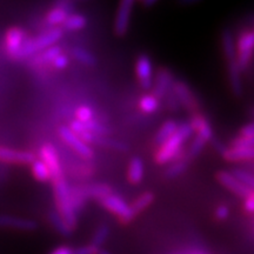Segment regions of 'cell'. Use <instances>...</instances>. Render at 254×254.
<instances>
[{
  "instance_id": "obj_1",
  "label": "cell",
  "mask_w": 254,
  "mask_h": 254,
  "mask_svg": "<svg viewBox=\"0 0 254 254\" xmlns=\"http://www.w3.org/2000/svg\"><path fill=\"white\" fill-rule=\"evenodd\" d=\"M193 134V128L190 123H183L178 126L177 131L166 142H164L155 152V163L165 165L184 158V144Z\"/></svg>"
},
{
  "instance_id": "obj_2",
  "label": "cell",
  "mask_w": 254,
  "mask_h": 254,
  "mask_svg": "<svg viewBox=\"0 0 254 254\" xmlns=\"http://www.w3.org/2000/svg\"><path fill=\"white\" fill-rule=\"evenodd\" d=\"M63 34L64 31L62 30V27H52L41 32L36 37L27 38L24 46L21 47L20 52H19L17 60L31 59L32 57L43 52L44 50L57 45V43L63 38Z\"/></svg>"
},
{
  "instance_id": "obj_3",
  "label": "cell",
  "mask_w": 254,
  "mask_h": 254,
  "mask_svg": "<svg viewBox=\"0 0 254 254\" xmlns=\"http://www.w3.org/2000/svg\"><path fill=\"white\" fill-rule=\"evenodd\" d=\"M53 190H55L57 212L62 215L66 224L74 231L78 224V217L74 206H73L71 187L65 178H62V179L53 182Z\"/></svg>"
},
{
  "instance_id": "obj_4",
  "label": "cell",
  "mask_w": 254,
  "mask_h": 254,
  "mask_svg": "<svg viewBox=\"0 0 254 254\" xmlns=\"http://www.w3.org/2000/svg\"><path fill=\"white\" fill-rule=\"evenodd\" d=\"M99 204L111 213L116 214L122 224H129L135 217L131 205L127 204L122 196L113 194V193L101 199Z\"/></svg>"
},
{
  "instance_id": "obj_5",
  "label": "cell",
  "mask_w": 254,
  "mask_h": 254,
  "mask_svg": "<svg viewBox=\"0 0 254 254\" xmlns=\"http://www.w3.org/2000/svg\"><path fill=\"white\" fill-rule=\"evenodd\" d=\"M237 63L240 71H245L254 52V33L252 31L241 32L237 43Z\"/></svg>"
},
{
  "instance_id": "obj_6",
  "label": "cell",
  "mask_w": 254,
  "mask_h": 254,
  "mask_svg": "<svg viewBox=\"0 0 254 254\" xmlns=\"http://www.w3.org/2000/svg\"><path fill=\"white\" fill-rule=\"evenodd\" d=\"M27 40V34L24 28L19 26L9 27L5 33L4 43L5 51L11 59L17 60L21 47L24 46L25 41Z\"/></svg>"
},
{
  "instance_id": "obj_7",
  "label": "cell",
  "mask_w": 254,
  "mask_h": 254,
  "mask_svg": "<svg viewBox=\"0 0 254 254\" xmlns=\"http://www.w3.org/2000/svg\"><path fill=\"white\" fill-rule=\"evenodd\" d=\"M58 134L60 136V139H62L64 142H66V144H67L75 153L80 155L81 158L86 159V160H91V159L94 158V151L92 150L91 146L85 144L84 141L80 140V139L68 128V126L59 127Z\"/></svg>"
},
{
  "instance_id": "obj_8",
  "label": "cell",
  "mask_w": 254,
  "mask_h": 254,
  "mask_svg": "<svg viewBox=\"0 0 254 254\" xmlns=\"http://www.w3.org/2000/svg\"><path fill=\"white\" fill-rule=\"evenodd\" d=\"M39 159L50 170L51 176H52V182L64 178L58 152H57V148L52 144L47 142V144L41 146L39 150Z\"/></svg>"
},
{
  "instance_id": "obj_9",
  "label": "cell",
  "mask_w": 254,
  "mask_h": 254,
  "mask_svg": "<svg viewBox=\"0 0 254 254\" xmlns=\"http://www.w3.org/2000/svg\"><path fill=\"white\" fill-rule=\"evenodd\" d=\"M133 6H134L133 0H123L117 8L113 30L118 37H124L128 31L131 15L133 13Z\"/></svg>"
},
{
  "instance_id": "obj_10",
  "label": "cell",
  "mask_w": 254,
  "mask_h": 254,
  "mask_svg": "<svg viewBox=\"0 0 254 254\" xmlns=\"http://www.w3.org/2000/svg\"><path fill=\"white\" fill-rule=\"evenodd\" d=\"M173 91L176 94L180 106H183L186 111H189L192 114L198 113L199 103L196 100L194 93L190 90L189 85L183 80H174Z\"/></svg>"
},
{
  "instance_id": "obj_11",
  "label": "cell",
  "mask_w": 254,
  "mask_h": 254,
  "mask_svg": "<svg viewBox=\"0 0 254 254\" xmlns=\"http://www.w3.org/2000/svg\"><path fill=\"white\" fill-rule=\"evenodd\" d=\"M74 7V2L68 1V0L56 2V4L53 5V7L47 12L45 17L46 24L49 25L50 28L60 27L64 23H65L66 18H67L71 13H73Z\"/></svg>"
},
{
  "instance_id": "obj_12",
  "label": "cell",
  "mask_w": 254,
  "mask_h": 254,
  "mask_svg": "<svg viewBox=\"0 0 254 254\" xmlns=\"http://www.w3.org/2000/svg\"><path fill=\"white\" fill-rule=\"evenodd\" d=\"M36 159V154L30 151L0 146V163L9 165H31Z\"/></svg>"
},
{
  "instance_id": "obj_13",
  "label": "cell",
  "mask_w": 254,
  "mask_h": 254,
  "mask_svg": "<svg viewBox=\"0 0 254 254\" xmlns=\"http://www.w3.org/2000/svg\"><path fill=\"white\" fill-rule=\"evenodd\" d=\"M135 73L139 84L144 90H151L153 86V64L147 55H140L135 63Z\"/></svg>"
},
{
  "instance_id": "obj_14",
  "label": "cell",
  "mask_w": 254,
  "mask_h": 254,
  "mask_svg": "<svg viewBox=\"0 0 254 254\" xmlns=\"http://www.w3.org/2000/svg\"><path fill=\"white\" fill-rule=\"evenodd\" d=\"M38 224L32 219L15 217V215L0 214V230H12L20 232H33Z\"/></svg>"
},
{
  "instance_id": "obj_15",
  "label": "cell",
  "mask_w": 254,
  "mask_h": 254,
  "mask_svg": "<svg viewBox=\"0 0 254 254\" xmlns=\"http://www.w3.org/2000/svg\"><path fill=\"white\" fill-rule=\"evenodd\" d=\"M217 179L225 189L231 190L232 193H234V194H237L243 199H246L247 196H250L252 193H254L250 189H247L246 186H244L231 172L220 171L217 174Z\"/></svg>"
},
{
  "instance_id": "obj_16",
  "label": "cell",
  "mask_w": 254,
  "mask_h": 254,
  "mask_svg": "<svg viewBox=\"0 0 254 254\" xmlns=\"http://www.w3.org/2000/svg\"><path fill=\"white\" fill-rule=\"evenodd\" d=\"M174 78L172 72L167 68L159 69L157 75L153 79V94L157 99H163L166 97L168 91L173 87Z\"/></svg>"
},
{
  "instance_id": "obj_17",
  "label": "cell",
  "mask_w": 254,
  "mask_h": 254,
  "mask_svg": "<svg viewBox=\"0 0 254 254\" xmlns=\"http://www.w3.org/2000/svg\"><path fill=\"white\" fill-rule=\"evenodd\" d=\"M190 125L192 126L193 132L198 133L199 138L204 139L206 142L211 141L212 139L214 138L213 129H212L211 124H209L207 118H206L205 116H202L201 113L198 112L193 114L192 118H190Z\"/></svg>"
},
{
  "instance_id": "obj_18",
  "label": "cell",
  "mask_w": 254,
  "mask_h": 254,
  "mask_svg": "<svg viewBox=\"0 0 254 254\" xmlns=\"http://www.w3.org/2000/svg\"><path fill=\"white\" fill-rule=\"evenodd\" d=\"M221 157L228 163H236V161L243 160H253L254 159V148L241 147V146H232L227 147L221 154Z\"/></svg>"
},
{
  "instance_id": "obj_19",
  "label": "cell",
  "mask_w": 254,
  "mask_h": 254,
  "mask_svg": "<svg viewBox=\"0 0 254 254\" xmlns=\"http://www.w3.org/2000/svg\"><path fill=\"white\" fill-rule=\"evenodd\" d=\"M60 53H63V50L59 45L51 46L49 49L44 50L43 52L32 57L30 59V64L33 67H40V66L49 65V64H52L53 60H55Z\"/></svg>"
},
{
  "instance_id": "obj_20",
  "label": "cell",
  "mask_w": 254,
  "mask_h": 254,
  "mask_svg": "<svg viewBox=\"0 0 254 254\" xmlns=\"http://www.w3.org/2000/svg\"><path fill=\"white\" fill-rule=\"evenodd\" d=\"M82 194H84L85 199H95L100 201L101 199L106 198L107 195L112 194V189L111 186L106 185V184H91V185L80 186Z\"/></svg>"
},
{
  "instance_id": "obj_21",
  "label": "cell",
  "mask_w": 254,
  "mask_h": 254,
  "mask_svg": "<svg viewBox=\"0 0 254 254\" xmlns=\"http://www.w3.org/2000/svg\"><path fill=\"white\" fill-rule=\"evenodd\" d=\"M227 72H228V80H230L231 90L237 97H240L243 94V80H241V71L238 65L237 60L227 63Z\"/></svg>"
},
{
  "instance_id": "obj_22",
  "label": "cell",
  "mask_w": 254,
  "mask_h": 254,
  "mask_svg": "<svg viewBox=\"0 0 254 254\" xmlns=\"http://www.w3.org/2000/svg\"><path fill=\"white\" fill-rule=\"evenodd\" d=\"M221 46H222V52H224V56L225 58H226L227 63L237 60L236 39H234L233 33H232L230 30H225L222 32Z\"/></svg>"
},
{
  "instance_id": "obj_23",
  "label": "cell",
  "mask_w": 254,
  "mask_h": 254,
  "mask_svg": "<svg viewBox=\"0 0 254 254\" xmlns=\"http://www.w3.org/2000/svg\"><path fill=\"white\" fill-rule=\"evenodd\" d=\"M145 168H144V163H142L141 158L134 157L131 159L128 165V170H127V177H128V180L131 184H134V185H138V184L141 183L142 178H144Z\"/></svg>"
},
{
  "instance_id": "obj_24",
  "label": "cell",
  "mask_w": 254,
  "mask_h": 254,
  "mask_svg": "<svg viewBox=\"0 0 254 254\" xmlns=\"http://www.w3.org/2000/svg\"><path fill=\"white\" fill-rule=\"evenodd\" d=\"M178 126H179V124H178L176 120H167V122H165L163 124V126L159 128L157 135H155L154 144L157 145L158 147H160L164 142H166L168 139L174 134Z\"/></svg>"
},
{
  "instance_id": "obj_25",
  "label": "cell",
  "mask_w": 254,
  "mask_h": 254,
  "mask_svg": "<svg viewBox=\"0 0 254 254\" xmlns=\"http://www.w3.org/2000/svg\"><path fill=\"white\" fill-rule=\"evenodd\" d=\"M87 25V18L84 14L80 13H71L66 18L65 23L62 25L63 31H81L82 28L86 27Z\"/></svg>"
},
{
  "instance_id": "obj_26",
  "label": "cell",
  "mask_w": 254,
  "mask_h": 254,
  "mask_svg": "<svg viewBox=\"0 0 254 254\" xmlns=\"http://www.w3.org/2000/svg\"><path fill=\"white\" fill-rule=\"evenodd\" d=\"M93 144L100 146V147L109 148L117 152H127L128 151V145L124 141L116 140V139L109 138V136H94Z\"/></svg>"
},
{
  "instance_id": "obj_27",
  "label": "cell",
  "mask_w": 254,
  "mask_h": 254,
  "mask_svg": "<svg viewBox=\"0 0 254 254\" xmlns=\"http://www.w3.org/2000/svg\"><path fill=\"white\" fill-rule=\"evenodd\" d=\"M49 220L51 222L55 230L58 232L60 236L63 237H71L73 233V230L66 224L62 215H60L57 211H51L49 213Z\"/></svg>"
},
{
  "instance_id": "obj_28",
  "label": "cell",
  "mask_w": 254,
  "mask_h": 254,
  "mask_svg": "<svg viewBox=\"0 0 254 254\" xmlns=\"http://www.w3.org/2000/svg\"><path fill=\"white\" fill-rule=\"evenodd\" d=\"M31 172L33 174L34 179L38 180V182H52V176H51L50 170L40 159H36V160L31 164Z\"/></svg>"
},
{
  "instance_id": "obj_29",
  "label": "cell",
  "mask_w": 254,
  "mask_h": 254,
  "mask_svg": "<svg viewBox=\"0 0 254 254\" xmlns=\"http://www.w3.org/2000/svg\"><path fill=\"white\" fill-rule=\"evenodd\" d=\"M190 166V160L187 158L182 159V160L172 161L166 170H165V177L168 179H174V178L180 177L187 171Z\"/></svg>"
},
{
  "instance_id": "obj_30",
  "label": "cell",
  "mask_w": 254,
  "mask_h": 254,
  "mask_svg": "<svg viewBox=\"0 0 254 254\" xmlns=\"http://www.w3.org/2000/svg\"><path fill=\"white\" fill-rule=\"evenodd\" d=\"M68 128L71 129V131L74 133L75 135L78 136L80 140H82L85 142V144L90 145V144H93V139H94V134L93 133H91L88 129L86 128V126L84 125V124L77 122V120H73V122L69 124Z\"/></svg>"
},
{
  "instance_id": "obj_31",
  "label": "cell",
  "mask_w": 254,
  "mask_h": 254,
  "mask_svg": "<svg viewBox=\"0 0 254 254\" xmlns=\"http://www.w3.org/2000/svg\"><path fill=\"white\" fill-rule=\"evenodd\" d=\"M110 234H111V230L106 224L99 225L97 230L94 231L93 237H92L91 245L97 247L98 250H101L103 249V246L105 245V243L109 240Z\"/></svg>"
},
{
  "instance_id": "obj_32",
  "label": "cell",
  "mask_w": 254,
  "mask_h": 254,
  "mask_svg": "<svg viewBox=\"0 0 254 254\" xmlns=\"http://www.w3.org/2000/svg\"><path fill=\"white\" fill-rule=\"evenodd\" d=\"M154 201V194L152 192H145L142 193L136 198L134 201H133V204L131 205V207L133 209V212H134V214L136 215L138 213H140V212L145 211L146 208L150 206L152 202Z\"/></svg>"
},
{
  "instance_id": "obj_33",
  "label": "cell",
  "mask_w": 254,
  "mask_h": 254,
  "mask_svg": "<svg viewBox=\"0 0 254 254\" xmlns=\"http://www.w3.org/2000/svg\"><path fill=\"white\" fill-rule=\"evenodd\" d=\"M72 57L78 63H80L85 66H94L97 64L95 57L91 52H88L87 50L80 49V47H75V49L72 50Z\"/></svg>"
},
{
  "instance_id": "obj_34",
  "label": "cell",
  "mask_w": 254,
  "mask_h": 254,
  "mask_svg": "<svg viewBox=\"0 0 254 254\" xmlns=\"http://www.w3.org/2000/svg\"><path fill=\"white\" fill-rule=\"evenodd\" d=\"M159 100L154 95L152 94H146L144 97H141V99L139 100V107L142 112L145 113H154L157 112L159 109Z\"/></svg>"
},
{
  "instance_id": "obj_35",
  "label": "cell",
  "mask_w": 254,
  "mask_h": 254,
  "mask_svg": "<svg viewBox=\"0 0 254 254\" xmlns=\"http://www.w3.org/2000/svg\"><path fill=\"white\" fill-rule=\"evenodd\" d=\"M234 177L237 178L239 182L243 184L244 186H246L247 189H250L252 192H254V176L246 171L240 170V168H236L231 172Z\"/></svg>"
},
{
  "instance_id": "obj_36",
  "label": "cell",
  "mask_w": 254,
  "mask_h": 254,
  "mask_svg": "<svg viewBox=\"0 0 254 254\" xmlns=\"http://www.w3.org/2000/svg\"><path fill=\"white\" fill-rule=\"evenodd\" d=\"M206 144H207V142H206L204 139L199 138V136L196 135L194 140L190 142L189 151H187V159H189V160H192V159L198 157V155L202 152V150L205 148Z\"/></svg>"
},
{
  "instance_id": "obj_37",
  "label": "cell",
  "mask_w": 254,
  "mask_h": 254,
  "mask_svg": "<svg viewBox=\"0 0 254 254\" xmlns=\"http://www.w3.org/2000/svg\"><path fill=\"white\" fill-rule=\"evenodd\" d=\"M75 117H77V119H75L77 122L81 124H86L94 119V112L90 106L84 105V106H79L77 111H75Z\"/></svg>"
},
{
  "instance_id": "obj_38",
  "label": "cell",
  "mask_w": 254,
  "mask_h": 254,
  "mask_svg": "<svg viewBox=\"0 0 254 254\" xmlns=\"http://www.w3.org/2000/svg\"><path fill=\"white\" fill-rule=\"evenodd\" d=\"M165 98H166V100H167V109L172 111V112H177V111L179 110L180 105H179V101H178V99H177L176 94H174L173 87L168 91V93L166 94V97Z\"/></svg>"
},
{
  "instance_id": "obj_39",
  "label": "cell",
  "mask_w": 254,
  "mask_h": 254,
  "mask_svg": "<svg viewBox=\"0 0 254 254\" xmlns=\"http://www.w3.org/2000/svg\"><path fill=\"white\" fill-rule=\"evenodd\" d=\"M232 146H241V147L254 148V135L252 136H239L232 142Z\"/></svg>"
},
{
  "instance_id": "obj_40",
  "label": "cell",
  "mask_w": 254,
  "mask_h": 254,
  "mask_svg": "<svg viewBox=\"0 0 254 254\" xmlns=\"http://www.w3.org/2000/svg\"><path fill=\"white\" fill-rule=\"evenodd\" d=\"M51 65L53 66V68L58 69V71H63V69H65L68 66V57L64 55V53H60V55L53 60Z\"/></svg>"
},
{
  "instance_id": "obj_41",
  "label": "cell",
  "mask_w": 254,
  "mask_h": 254,
  "mask_svg": "<svg viewBox=\"0 0 254 254\" xmlns=\"http://www.w3.org/2000/svg\"><path fill=\"white\" fill-rule=\"evenodd\" d=\"M228 215H230V208H228L227 205L221 204V205H219L217 208H215L214 217L217 220H219V221L226 220V219L228 218Z\"/></svg>"
},
{
  "instance_id": "obj_42",
  "label": "cell",
  "mask_w": 254,
  "mask_h": 254,
  "mask_svg": "<svg viewBox=\"0 0 254 254\" xmlns=\"http://www.w3.org/2000/svg\"><path fill=\"white\" fill-rule=\"evenodd\" d=\"M98 252H99V250L91 244L73 249V254H98Z\"/></svg>"
},
{
  "instance_id": "obj_43",
  "label": "cell",
  "mask_w": 254,
  "mask_h": 254,
  "mask_svg": "<svg viewBox=\"0 0 254 254\" xmlns=\"http://www.w3.org/2000/svg\"><path fill=\"white\" fill-rule=\"evenodd\" d=\"M174 254H211V252H208V251L205 249H200V247H193V249L180 251V252H177Z\"/></svg>"
},
{
  "instance_id": "obj_44",
  "label": "cell",
  "mask_w": 254,
  "mask_h": 254,
  "mask_svg": "<svg viewBox=\"0 0 254 254\" xmlns=\"http://www.w3.org/2000/svg\"><path fill=\"white\" fill-rule=\"evenodd\" d=\"M254 135V122L244 126L240 129V136H252Z\"/></svg>"
},
{
  "instance_id": "obj_45",
  "label": "cell",
  "mask_w": 254,
  "mask_h": 254,
  "mask_svg": "<svg viewBox=\"0 0 254 254\" xmlns=\"http://www.w3.org/2000/svg\"><path fill=\"white\" fill-rule=\"evenodd\" d=\"M244 207L247 212L250 213H254V193H252L250 196H247L245 199V204H244Z\"/></svg>"
},
{
  "instance_id": "obj_46",
  "label": "cell",
  "mask_w": 254,
  "mask_h": 254,
  "mask_svg": "<svg viewBox=\"0 0 254 254\" xmlns=\"http://www.w3.org/2000/svg\"><path fill=\"white\" fill-rule=\"evenodd\" d=\"M211 142H212V145H213V147L215 148V150H217V152H218V153L220 154V155H221L222 153H224V151L227 148L226 146L222 144V142H221L220 140H219V139H217V138L212 139Z\"/></svg>"
},
{
  "instance_id": "obj_47",
  "label": "cell",
  "mask_w": 254,
  "mask_h": 254,
  "mask_svg": "<svg viewBox=\"0 0 254 254\" xmlns=\"http://www.w3.org/2000/svg\"><path fill=\"white\" fill-rule=\"evenodd\" d=\"M50 254H73V249L69 246H59L53 250Z\"/></svg>"
},
{
  "instance_id": "obj_48",
  "label": "cell",
  "mask_w": 254,
  "mask_h": 254,
  "mask_svg": "<svg viewBox=\"0 0 254 254\" xmlns=\"http://www.w3.org/2000/svg\"><path fill=\"white\" fill-rule=\"evenodd\" d=\"M157 2V0H144V1H142V5H144L145 7H152V6H154Z\"/></svg>"
},
{
  "instance_id": "obj_49",
  "label": "cell",
  "mask_w": 254,
  "mask_h": 254,
  "mask_svg": "<svg viewBox=\"0 0 254 254\" xmlns=\"http://www.w3.org/2000/svg\"><path fill=\"white\" fill-rule=\"evenodd\" d=\"M98 254H112V253L109 252V251H107V250L101 249V250H99V252H98Z\"/></svg>"
},
{
  "instance_id": "obj_50",
  "label": "cell",
  "mask_w": 254,
  "mask_h": 254,
  "mask_svg": "<svg viewBox=\"0 0 254 254\" xmlns=\"http://www.w3.org/2000/svg\"><path fill=\"white\" fill-rule=\"evenodd\" d=\"M253 113H254V110H253Z\"/></svg>"
},
{
  "instance_id": "obj_51",
  "label": "cell",
  "mask_w": 254,
  "mask_h": 254,
  "mask_svg": "<svg viewBox=\"0 0 254 254\" xmlns=\"http://www.w3.org/2000/svg\"><path fill=\"white\" fill-rule=\"evenodd\" d=\"M253 33H254V31H253Z\"/></svg>"
}]
</instances>
